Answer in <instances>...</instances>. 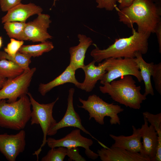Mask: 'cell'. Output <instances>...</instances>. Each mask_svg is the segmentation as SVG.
Segmentation results:
<instances>
[{
	"mask_svg": "<svg viewBox=\"0 0 161 161\" xmlns=\"http://www.w3.org/2000/svg\"><path fill=\"white\" fill-rule=\"evenodd\" d=\"M119 21L132 28L137 26V31L154 33L161 21V6L151 0H134L129 7L117 9Z\"/></svg>",
	"mask_w": 161,
	"mask_h": 161,
	"instance_id": "1",
	"label": "cell"
},
{
	"mask_svg": "<svg viewBox=\"0 0 161 161\" xmlns=\"http://www.w3.org/2000/svg\"><path fill=\"white\" fill-rule=\"evenodd\" d=\"M132 35L126 38L116 39L107 48L100 49L95 44L90 52L91 56L98 63L109 58H134L136 53H147L148 39L151 34L136 31L132 27Z\"/></svg>",
	"mask_w": 161,
	"mask_h": 161,
	"instance_id": "2",
	"label": "cell"
},
{
	"mask_svg": "<svg viewBox=\"0 0 161 161\" xmlns=\"http://www.w3.org/2000/svg\"><path fill=\"white\" fill-rule=\"evenodd\" d=\"M99 87L103 94H108L114 101L135 109H139L141 104L146 99L141 93L140 86H137L132 75H127L120 77Z\"/></svg>",
	"mask_w": 161,
	"mask_h": 161,
	"instance_id": "3",
	"label": "cell"
},
{
	"mask_svg": "<svg viewBox=\"0 0 161 161\" xmlns=\"http://www.w3.org/2000/svg\"><path fill=\"white\" fill-rule=\"evenodd\" d=\"M31 106L27 95L13 103L0 99V127L16 130L23 129L30 119Z\"/></svg>",
	"mask_w": 161,
	"mask_h": 161,
	"instance_id": "4",
	"label": "cell"
},
{
	"mask_svg": "<svg viewBox=\"0 0 161 161\" xmlns=\"http://www.w3.org/2000/svg\"><path fill=\"white\" fill-rule=\"evenodd\" d=\"M79 100L82 105L78 107L88 112L89 120L93 118L96 122L103 125L104 124V117H108L110 118L111 125L120 124V118L118 114L124 110L120 106L107 103L95 94L89 96L86 100L79 97Z\"/></svg>",
	"mask_w": 161,
	"mask_h": 161,
	"instance_id": "5",
	"label": "cell"
},
{
	"mask_svg": "<svg viewBox=\"0 0 161 161\" xmlns=\"http://www.w3.org/2000/svg\"><path fill=\"white\" fill-rule=\"evenodd\" d=\"M32 110L30 114L31 125H39L43 133L42 143L40 148L33 154L37 156L38 160V155L42 151V148L46 143L47 133L51 128L57 122L52 115L54 106L58 100L57 97L53 102L47 104H40L37 102L33 97L31 94L28 92Z\"/></svg>",
	"mask_w": 161,
	"mask_h": 161,
	"instance_id": "6",
	"label": "cell"
},
{
	"mask_svg": "<svg viewBox=\"0 0 161 161\" xmlns=\"http://www.w3.org/2000/svg\"><path fill=\"white\" fill-rule=\"evenodd\" d=\"M109 62L106 69V72L100 80L103 85L119 77L127 75L135 76L141 82L143 79L140 69L134 58H109Z\"/></svg>",
	"mask_w": 161,
	"mask_h": 161,
	"instance_id": "7",
	"label": "cell"
},
{
	"mask_svg": "<svg viewBox=\"0 0 161 161\" xmlns=\"http://www.w3.org/2000/svg\"><path fill=\"white\" fill-rule=\"evenodd\" d=\"M36 70V68L34 67L24 71L15 78L7 79L0 89V99H7L8 103H13L17 100L18 98L27 95L28 87Z\"/></svg>",
	"mask_w": 161,
	"mask_h": 161,
	"instance_id": "8",
	"label": "cell"
},
{
	"mask_svg": "<svg viewBox=\"0 0 161 161\" xmlns=\"http://www.w3.org/2000/svg\"><path fill=\"white\" fill-rule=\"evenodd\" d=\"M80 130L78 129L73 130L64 137L59 139L49 137L47 139L46 143L51 148L60 146L67 148L82 147L85 149V154L88 158L93 160L97 159L99 157L98 154L89 148L93 144V141L91 139L82 136Z\"/></svg>",
	"mask_w": 161,
	"mask_h": 161,
	"instance_id": "9",
	"label": "cell"
},
{
	"mask_svg": "<svg viewBox=\"0 0 161 161\" xmlns=\"http://www.w3.org/2000/svg\"><path fill=\"white\" fill-rule=\"evenodd\" d=\"M26 133L22 129L15 134H0V152L9 161H15L26 146Z\"/></svg>",
	"mask_w": 161,
	"mask_h": 161,
	"instance_id": "10",
	"label": "cell"
},
{
	"mask_svg": "<svg viewBox=\"0 0 161 161\" xmlns=\"http://www.w3.org/2000/svg\"><path fill=\"white\" fill-rule=\"evenodd\" d=\"M38 15L33 21L26 23L24 31L26 41L42 42L52 38L47 31L52 22L50 16L42 13Z\"/></svg>",
	"mask_w": 161,
	"mask_h": 161,
	"instance_id": "11",
	"label": "cell"
},
{
	"mask_svg": "<svg viewBox=\"0 0 161 161\" xmlns=\"http://www.w3.org/2000/svg\"><path fill=\"white\" fill-rule=\"evenodd\" d=\"M75 89L70 88L69 90L67 98V106L66 113L63 118L58 122H57L49 129L47 135L52 136L56 134L58 131L63 128L72 127L77 128L85 133L94 137L84 128L82 125L81 119L74 108L73 100Z\"/></svg>",
	"mask_w": 161,
	"mask_h": 161,
	"instance_id": "12",
	"label": "cell"
},
{
	"mask_svg": "<svg viewBox=\"0 0 161 161\" xmlns=\"http://www.w3.org/2000/svg\"><path fill=\"white\" fill-rule=\"evenodd\" d=\"M96 61L94 60L87 65H84L81 68L85 73V79L81 83L79 89L87 92H91L94 88L97 81L100 80L106 72V69L109 62L108 58L98 65H95Z\"/></svg>",
	"mask_w": 161,
	"mask_h": 161,
	"instance_id": "13",
	"label": "cell"
},
{
	"mask_svg": "<svg viewBox=\"0 0 161 161\" xmlns=\"http://www.w3.org/2000/svg\"><path fill=\"white\" fill-rule=\"evenodd\" d=\"M97 153L102 161H150L140 153H131L117 147H104Z\"/></svg>",
	"mask_w": 161,
	"mask_h": 161,
	"instance_id": "14",
	"label": "cell"
},
{
	"mask_svg": "<svg viewBox=\"0 0 161 161\" xmlns=\"http://www.w3.org/2000/svg\"><path fill=\"white\" fill-rule=\"evenodd\" d=\"M144 124L140 128L143 139V155L150 161H154L158 144V137L154 127L148 126L147 119L143 117Z\"/></svg>",
	"mask_w": 161,
	"mask_h": 161,
	"instance_id": "15",
	"label": "cell"
},
{
	"mask_svg": "<svg viewBox=\"0 0 161 161\" xmlns=\"http://www.w3.org/2000/svg\"><path fill=\"white\" fill-rule=\"evenodd\" d=\"M132 128L133 133L129 136L110 134L109 136L114 141L111 146L119 147L133 153H139L143 156L140 128L137 129L134 126Z\"/></svg>",
	"mask_w": 161,
	"mask_h": 161,
	"instance_id": "16",
	"label": "cell"
},
{
	"mask_svg": "<svg viewBox=\"0 0 161 161\" xmlns=\"http://www.w3.org/2000/svg\"><path fill=\"white\" fill-rule=\"evenodd\" d=\"M1 18L2 23L7 22H25L30 17L42 13L43 9L35 4H23L21 3L10 9Z\"/></svg>",
	"mask_w": 161,
	"mask_h": 161,
	"instance_id": "17",
	"label": "cell"
},
{
	"mask_svg": "<svg viewBox=\"0 0 161 161\" xmlns=\"http://www.w3.org/2000/svg\"><path fill=\"white\" fill-rule=\"evenodd\" d=\"M78 37L79 44L70 47L69 50L70 55L69 65L75 71L81 69L85 65L84 62L86 52L93 43L92 39L85 35L78 34Z\"/></svg>",
	"mask_w": 161,
	"mask_h": 161,
	"instance_id": "18",
	"label": "cell"
},
{
	"mask_svg": "<svg viewBox=\"0 0 161 161\" xmlns=\"http://www.w3.org/2000/svg\"><path fill=\"white\" fill-rule=\"evenodd\" d=\"M75 71L69 65L61 74L53 80L47 83H41L38 88L39 92L42 95L44 96L54 88L67 83H72L79 88L81 83L76 78Z\"/></svg>",
	"mask_w": 161,
	"mask_h": 161,
	"instance_id": "19",
	"label": "cell"
},
{
	"mask_svg": "<svg viewBox=\"0 0 161 161\" xmlns=\"http://www.w3.org/2000/svg\"><path fill=\"white\" fill-rule=\"evenodd\" d=\"M142 55L140 53L137 52L134 59L140 69L143 80L144 82L145 89L143 94L146 96L149 94L153 96L154 93L151 83V77L154 63L146 62L143 58Z\"/></svg>",
	"mask_w": 161,
	"mask_h": 161,
	"instance_id": "20",
	"label": "cell"
},
{
	"mask_svg": "<svg viewBox=\"0 0 161 161\" xmlns=\"http://www.w3.org/2000/svg\"><path fill=\"white\" fill-rule=\"evenodd\" d=\"M54 48L52 43L47 41L36 45H23L18 52L29 55L31 57H35L50 51Z\"/></svg>",
	"mask_w": 161,
	"mask_h": 161,
	"instance_id": "21",
	"label": "cell"
},
{
	"mask_svg": "<svg viewBox=\"0 0 161 161\" xmlns=\"http://www.w3.org/2000/svg\"><path fill=\"white\" fill-rule=\"evenodd\" d=\"M25 22H7L4 23V28L9 37L17 40L26 41L24 31Z\"/></svg>",
	"mask_w": 161,
	"mask_h": 161,
	"instance_id": "22",
	"label": "cell"
},
{
	"mask_svg": "<svg viewBox=\"0 0 161 161\" xmlns=\"http://www.w3.org/2000/svg\"><path fill=\"white\" fill-rule=\"evenodd\" d=\"M24 71L22 68L11 61L0 60V74L7 79L15 78Z\"/></svg>",
	"mask_w": 161,
	"mask_h": 161,
	"instance_id": "23",
	"label": "cell"
},
{
	"mask_svg": "<svg viewBox=\"0 0 161 161\" xmlns=\"http://www.w3.org/2000/svg\"><path fill=\"white\" fill-rule=\"evenodd\" d=\"M31 56L29 55L18 52L14 56L9 55L4 52H0V60L6 59L11 61L22 68L24 70L30 69L29 65L31 62Z\"/></svg>",
	"mask_w": 161,
	"mask_h": 161,
	"instance_id": "24",
	"label": "cell"
},
{
	"mask_svg": "<svg viewBox=\"0 0 161 161\" xmlns=\"http://www.w3.org/2000/svg\"><path fill=\"white\" fill-rule=\"evenodd\" d=\"M51 148L43 157L42 161H63L66 155L67 148L60 146Z\"/></svg>",
	"mask_w": 161,
	"mask_h": 161,
	"instance_id": "25",
	"label": "cell"
},
{
	"mask_svg": "<svg viewBox=\"0 0 161 161\" xmlns=\"http://www.w3.org/2000/svg\"><path fill=\"white\" fill-rule=\"evenodd\" d=\"M24 43L23 41L11 38L10 42L4 48V52L11 56H14Z\"/></svg>",
	"mask_w": 161,
	"mask_h": 161,
	"instance_id": "26",
	"label": "cell"
},
{
	"mask_svg": "<svg viewBox=\"0 0 161 161\" xmlns=\"http://www.w3.org/2000/svg\"><path fill=\"white\" fill-rule=\"evenodd\" d=\"M154 82L155 89L161 95V63L154 64L152 76Z\"/></svg>",
	"mask_w": 161,
	"mask_h": 161,
	"instance_id": "27",
	"label": "cell"
},
{
	"mask_svg": "<svg viewBox=\"0 0 161 161\" xmlns=\"http://www.w3.org/2000/svg\"><path fill=\"white\" fill-rule=\"evenodd\" d=\"M143 114L148 122L154 127L157 132L161 128V113L154 114L148 112H145L143 113Z\"/></svg>",
	"mask_w": 161,
	"mask_h": 161,
	"instance_id": "28",
	"label": "cell"
},
{
	"mask_svg": "<svg viewBox=\"0 0 161 161\" xmlns=\"http://www.w3.org/2000/svg\"><path fill=\"white\" fill-rule=\"evenodd\" d=\"M96 1L97 8L105 9L107 11H112L116 6V0H96Z\"/></svg>",
	"mask_w": 161,
	"mask_h": 161,
	"instance_id": "29",
	"label": "cell"
},
{
	"mask_svg": "<svg viewBox=\"0 0 161 161\" xmlns=\"http://www.w3.org/2000/svg\"><path fill=\"white\" fill-rule=\"evenodd\" d=\"M66 155L71 161H86V159L80 154L79 149L78 147L67 148Z\"/></svg>",
	"mask_w": 161,
	"mask_h": 161,
	"instance_id": "30",
	"label": "cell"
},
{
	"mask_svg": "<svg viewBox=\"0 0 161 161\" xmlns=\"http://www.w3.org/2000/svg\"><path fill=\"white\" fill-rule=\"evenodd\" d=\"M21 0H0L1 9L4 12L7 11L10 9L21 3Z\"/></svg>",
	"mask_w": 161,
	"mask_h": 161,
	"instance_id": "31",
	"label": "cell"
},
{
	"mask_svg": "<svg viewBox=\"0 0 161 161\" xmlns=\"http://www.w3.org/2000/svg\"><path fill=\"white\" fill-rule=\"evenodd\" d=\"M158 141L156 154L154 161H161V128L157 132Z\"/></svg>",
	"mask_w": 161,
	"mask_h": 161,
	"instance_id": "32",
	"label": "cell"
},
{
	"mask_svg": "<svg viewBox=\"0 0 161 161\" xmlns=\"http://www.w3.org/2000/svg\"><path fill=\"white\" fill-rule=\"evenodd\" d=\"M159 44V52L161 53V21L157 25L155 30Z\"/></svg>",
	"mask_w": 161,
	"mask_h": 161,
	"instance_id": "33",
	"label": "cell"
},
{
	"mask_svg": "<svg viewBox=\"0 0 161 161\" xmlns=\"http://www.w3.org/2000/svg\"><path fill=\"white\" fill-rule=\"evenodd\" d=\"M119 3V9H121L130 6L134 0H116Z\"/></svg>",
	"mask_w": 161,
	"mask_h": 161,
	"instance_id": "34",
	"label": "cell"
},
{
	"mask_svg": "<svg viewBox=\"0 0 161 161\" xmlns=\"http://www.w3.org/2000/svg\"><path fill=\"white\" fill-rule=\"evenodd\" d=\"M7 79L0 74V89L3 86Z\"/></svg>",
	"mask_w": 161,
	"mask_h": 161,
	"instance_id": "35",
	"label": "cell"
},
{
	"mask_svg": "<svg viewBox=\"0 0 161 161\" xmlns=\"http://www.w3.org/2000/svg\"><path fill=\"white\" fill-rule=\"evenodd\" d=\"M154 3L161 6V0H151Z\"/></svg>",
	"mask_w": 161,
	"mask_h": 161,
	"instance_id": "36",
	"label": "cell"
},
{
	"mask_svg": "<svg viewBox=\"0 0 161 161\" xmlns=\"http://www.w3.org/2000/svg\"><path fill=\"white\" fill-rule=\"evenodd\" d=\"M2 38L0 36V48L2 46Z\"/></svg>",
	"mask_w": 161,
	"mask_h": 161,
	"instance_id": "37",
	"label": "cell"
},
{
	"mask_svg": "<svg viewBox=\"0 0 161 161\" xmlns=\"http://www.w3.org/2000/svg\"><path fill=\"white\" fill-rule=\"evenodd\" d=\"M57 0H54V2H53V4L52 5L53 6H55V2Z\"/></svg>",
	"mask_w": 161,
	"mask_h": 161,
	"instance_id": "38",
	"label": "cell"
}]
</instances>
